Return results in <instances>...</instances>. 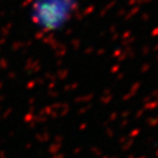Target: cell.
Segmentation results:
<instances>
[{"mask_svg": "<svg viewBox=\"0 0 158 158\" xmlns=\"http://www.w3.org/2000/svg\"><path fill=\"white\" fill-rule=\"evenodd\" d=\"M78 9V0H33L31 17L43 31L57 32L73 19Z\"/></svg>", "mask_w": 158, "mask_h": 158, "instance_id": "obj_1", "label": "cell"}]
</instances>
